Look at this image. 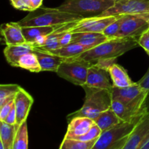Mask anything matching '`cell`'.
Returning <instances> with one entry per match:
<instances>
[{
  "mask_svg": "<svg viewBox=\"0 0 149 149\" xmlns=\"http://www.w3.org/2000/svg\"><path fill=\"white\" fill-rule=\"evenodd\" d=\"M85 91V100L81 108L67 116L68 121L77 116H85L94 120L101 113L111 108L112 94L111 90L97 89L82 86Z\"/></svg>",
  "mask_w": 149,
  "mask_h": 149,
  "instance_id": "1",
  "label": "cell"
},
{
  "mask_svg": "<svg viewBox=\"0 0 149 149\" xmlns=\"http://www.w3.org/2000/svg\"><path fill=\"white\" fill-rule=\"evenodd\" d=\"M84 16L63 11L58 8H48L40 7L18 21L21 27L29 26H55L71 22L78 21Z\"/></svg>",
  "mask_w": 149,
  "mask_h": 149,
  "instance_id": "2",
  "label": "cell"
},
{
  "mask_svg": "<svg viewBox=\"0 0 149 149\" xmlns=\"http://www.w3.org/2000/svg\"><path fill=\"white\" fill-rule=\"evenodd\" d=\"M139 46L138 39L135 38H113L83 52L76 58L94 63L100 58H117Z\"/></svg>",
  "mask_w": 149,
  "mask_h": 149,
  "instance_id": "3",
  "label": "cell"
},
{
  "mask_svg": "<svg viewBox=\"0 0 149 149\" xmlns=\"http://www.w3.org/2000/svg\"><path fill=\"white\" fill-rule=\"evenodd\" d=\"M144 116L132 122H122L103 132L92 149H122L130 134Z\"/></svg>",
  "mask_w": 149,
  "mask_h": 149,
  "instance_id": "4",
  "label": "cell"
},
{
  "mask_svg": "<svg viewBox=\"0 0 149 149\" xmlns=\"http://www.w3.org/2000/svg\"><path fill=\"white\" fill-rule=\"evenodd\" d=\"M93 63L76 58H65L57 71L61 78L78 86L86 84L88 70Z\"/></svg>",
  "mask_w": 149,
  "mask_h": 149,
  "instance_id": "5",
  "label": "cell"
},
{
  "mask_svg": "<svg viewBox=\"0 0 149 149\" xmlns=\"http://www.w3.org/2000/svg\"><path fill=\"white\" fill-rule=\"evenodd\" d=\"M115 4L111 0H64L58 7L59 10L68 13L99 15Z\"/></svg>",
  "mask_w": 149,
  "mask_h": 149,
  "instance_id": "6",
  "label": "cell"
},
{
  "mask_svg": "<svg viewBox=\"0 0 149 149\" xmlns=\"http://www.w3.org/2000/svg\"><path fill=\"white\" fill-rule=\"evenodd\" d=\"M120 29L115 38H135L149 29V13L146 14L122 15Z\"/></svg>",
  "mask_w": 149,
  "mask_h": 149,
  "instance_id": "7",
  "label": "cell"
},
{
  "mask_svg": "<svg viewBox=\"0 0 149 149\" xmlns=\"http://www.w3.org/2000/svg\"><path fill=\"white\" fill-rule=\"evenodd\" d=\"M111 91L113 99L121 100L137 110L141 111L146 109L145 103L148 93L138 82H135L132 85L123 88L112 87Z\"/></svg>",
  "mask_w": 149,
  "mask_h": 149,
  "instance_id": "8",
  "label": "cell"
},
{
  "mask_svg": "<svg viewBox=\"0 0 149 149\" xmlns=\"http://www.w3.org/2000/svg\"><path fill=\"white\" fill-rule=\"evenodd\" d=\"M149 13V0H121L99 15L111 16L122 15Z\"/></svg>",
  "mask_w": 149,
  "mask_h": 149,
  "instance_id": "9",
  "label": "cell"
},
{
  "mask_svg": "<svg viewBox=\"0 0 149 149\" xmlns=\"http://www.w3.org/2000/svg\"><path fill=\"white\" fill-rule=\"evenodd\" d=\"M119 15L101 16L95 15L84 17L78 20L77 24L71 29V33L78 32H95L103 33V31L113 21L119 17Z\"/></svg>",
  "mask_w": 149,
  "mask_h": 149,
  "instance_id": "10",
  "label": "cell"
},
{
  "mask_svg": "<svg viewBox=\"0 0 149 149\" xmlns=\"http://www.w3.org/2000/svg\"><path fill=\"white\" fill-rule=\"evenodd\" d=\"M14 102L17 117L15 128L17 130L19 127L27 119L31 108L33 103V98L28 92L20 87L16 94Z\"/></svg>",
  "mask_w": 149,
  "mask_h": 149,
  "instance_id": "11",
  "label": "cell"
},
{
  "mask_svg": "<svg viewBox=\"0 0 149 149\" xmlns=\"http://www.w3.org/2000/svg\"><path fill=\"white\" fill-rule=\"evenodd\" d=\"M109 71L96 66L94 63L90 67L86 84L84 85L97 89L111 90L113 84H111Z\"/></svg>",
  "mask_w": 149,
  "mask_h": 149,
  "instance_id": "12",
  "label": "cell"
},
{
  "mask_svg": "<svg viewBox=\"0 0 149 149\" xmlns=\"http://www.w3.org/2000/svg\"><path fill=\"white\" fill-rule=\"evenodd\" d=\"M149 135V113L138 124L122 149H139Z\"/></svg>",
  "mask_w": 149,
  "mask_h": 149,
  "instance_id": "13",
  "label": "cell"
},
{
  "mask_svg": "<svg viewBox=\"0 0 149 149\" xmlns=\"http://www.w3.org/2000/svg\"><path fill=\"white\" fill-rule=\"evenodd\" d=\"M111 109L123 122H132L141 119L148 113L146 109L137 110L117 99H113Z\"/></svg>",
  "mask_w": 149,
  "mask_h": 149,
  "instance_id": "14",
  "label": "cell"
},
{
  "mask_svg": "<svg viewBox=\"0 0 149 149\" xmlns=\"http://www.w3.org/2000/svg\"><path fill=\"white\" fill-rule=\"evenodd\" d=\"M93 119L85 116H77L68 121V129L65 138H74L84 135L95 125Z\"/></svg>",
  "mask_w": 149,
  "mask_h": 149,
  "instance_id": "15",
  "label": "cell"
},
{
  "mask_svg": "<svg viewBox=\"0 0 149 149\" xmlns=\"http://www.w3.org/2000/svg\"><path fill=\"white\" fill-rule=\"evenodd\" d=\"M1 33L7 46L20 45L26 42L22 27L17 22H10L1 25Z\"/></svg>",
  "mask_w": 149,
  "mask_h": 149,
  "instance_id": "16",
  "label": "cell"
},
{
  "mask_svg": "<svg viewBox=\"0 0 149 149\" xmlns=\"http://www.w3.org/2000/svg\"><path fill=\"white\" fill-rule=\"evenodd\" d=\"M34 47L31 43L25 42L15 45H7L4 49V55L10 65L18 67V61L23 55L32 52L34 50Z\"/></svg>",
  "mask_w": 149,
  "mask_h": 149,
  "instance_id": "17",
  "label": "cell"
},
{
  "mask_svg": "<svg viewBox=\"0 0 149 149\" xmlns=\"http://www.w3.org/2000/svg\"><path fill=\"white\" fill-rule=\"evenodd\" d=\"M33 52L37 57L42 71H53L56 73L61 63L65 60L64 58L36 47L34 48Z\"/></svg>",
  "mask_w": 149,
  "mask_h": 149,
  "instance_id": "18",
  "label": "cell"
},
{
  "mask_svg": "<svg viewBox=\"0 0 149 149\" xmlns=\"http://www.w3.org/2000/svg\"><path fill=\"white\" fill-rule=\"evenodd\" d=\"M103 33L95 32H78L72 33L71 43H79L81 45L93 48L108 40Z\"/></svg>",
  "mask_w": 149,
  "mask_h": 149,
  "instance_id": "19",
  "label": "cell"
},
{
  "mask_svg": "<svg viewBox=\"0 0 149 149\" xmlns=\"http://www.w3.org/2000/svg\"><path fill=\"white\" fill-rule=\"evenodd\" d=\"M109 73L113 81V87L123 88L130 87L135 83L132 81L126 70L116 63L111 66Z\"/></svg>",
  "mask_w": 149,
  "mask_h": 149,
  "instance_id": "20",
  "label": "cell"
},
{
  "mask_svg": "<svg viewBox=\"0 0 149 149\" xmlns=\"http://www.w3.org/2000/svg\"><path fill=\"white\" fill-rule=\"evenodd\" d=\"M94 122L101 130L102 132L109 130L123 122L112 110L111 108L100 113L94 119Z\"/></svg>",
  "mask_w": 149,
  "mask_h": 149,
  "instance_id": "21",
  "label": "cell"
},
{
  "mask_svg": "<svg viewBox=\"0 0 149 149\" xmlns=\"http://www.w3.org/2000/svg\"><path fill=\"white\" fill-rule=\"evenodd\" d=\"M63 25V24H62ZM62 25L55 26H29V27H22L23 36L26 39V42L33 43L35 39L41 35L49 36V34L58 30Z\"/></svg>",
  "mask_w": 149,
  "mask_h": 149,
  "instance_id": "22",
  "label": "cell"
},
{
  "mask_svg": "<svg viewBox=\"0 0 149 149\" xmlns=\"http://www.w3.org/2000/svg\"><path fill=\"white\" fill-rule=\"evenodd\" d=\"M90 49L92 48L90 47L81 45L79 43H71L66 46L55 49V50L50 52V53L55 54V55L64 58H77L83 52Z\"/></svg>",
  "mask_w": 149,
  "mask_h": 149,
  "instance_id": "23",
  "label": "cell"
},
{
  "mask_svg": "<svg viewBox=\"0 0 149 149\" xmlns=\"http://www.w3.org/2000/svg\"><path fill=\"white\" fill-rule=\"evenodd\" d=\"M16 132H17V130L15 128V125H9L4 122H1L0 141L4 149L13 148Z\"/></svg>",
  "mask_w": 149,
  "mask_h": 149,
  "instance_id": "24",
  "label": "cell"
},
{
  "mask_svg": "<svg viewBox=\"0 0 149 149\" xmlns=\"http://www.w3.org/2000/svg\"><path fill=\"white\" fill-rule=\"evenodd\" d=\"M18 68H23L33 73L42 71L37 57L33 52L26 54L20 58L18 61Z\"/></svg>",
  "mask_w": 149,
  "mask_h": 149,
  "instance_id": "25",
  "label": "cell"
},
{
  "mask_svg": "<svg viewBox=\"0 0 149 149\" xmlns=\"http://www.w3.org/2000/svg\"><path fill=\"white\" fill-rule=\"evenodd\" d=\"M20 88V86L17 84H1L0 85V107L8 102L14 100Z\"/></svg>",
  "mask_w": 149,
  "mask_h": 149,
  "instance_id": "26",
  "label": "cell"
},
{
  "mask_svg": "<svg viewBox=\"0 0 149 149\" xmlns=\"http://www.w3.org/2000/svg\"><path fill=\"white\" fill-rule=\"evenodd\" d=\"M29 134L27 122H24L17 129L12 149H28Z\"/></svg>",
  "mask_w": 149,
  "mask_h": 149,
  "instance_id": "27",
  "label": "cell"
},
{
  "mask_svg": "<svg viewBox=\"0 0 149 149\" xmlns=\"http://www.w3.org/2000/svg\"><path fill=\"white\" fill-rule=\"evenodd\" d=\"M97 140L92 141H81L79 140L64 138L60 149H92Z\"/></svg>",
  "mask_w": 149,
  "mask_h": 149,
  "instance_id": "28",
  "label": "cell"
},
{
  "mask_svg": "<svg viewBox=\"0 0 149 149\" xmlns=\"http://www.w3.org/2000/svg\"><path fill=\"white\" fill-rule=\"evenodd\" d=\"M122 20V15H119V17L115 21L111 23L106 29L103 31V33L108 39H113L115 38L119 33L120 29L121 23Z\"/></svg>",
  "mask_w": 149,
  "mask_h": 149,
  "instance_id": "29",
  "label": "cell"
},
{
  "mask_svg": "<svg viewBox=\"0 0 149 149\" xmlns=\"http://www.w3.org/2000/svg\"><path fill=\"white\" fill-rule=\"evenodd\" d=\"M102 132H103L99 128V127L95 124L94 126L88 132H87L84 135H81V136L77 137V138H74V139L79 140V141H94V140L98 139V138L100 136Z\"/></svg>",
  "mask_w": 149,
  "mask_h": 149,
  "instance_id": "30",
  "label": "cell"
},
{
  "mask_svg": "<svg viewBox=\"0 0 149 149\" xmlns=\"http://www.w3.org/2000/svg\"><path fill=\"white\" fill-rule=\"evenodd\" d=\"M138 84L148 93L146 100L145 103V106L149 112V67L145 75L138 81Z\"/></svg>",
  "mask_w": 149,
  "mask_h": 149,
  "instance_id": "31",
  "label": "cell"
},
{
  "mask_svg": "<svg viewBox=\"0 0 149 149\" xmlns=\"http://www.w3.org/2000/svg\"><path fill=\"white\" fill-rule=\"evenodd\" d=\"M116 58H100L97 60V61L94 63L95 65L96 66L99 67V68L104 69L106 71H109V68H111V65L116 63Z\"/></svg>",
  "mask_w": 149,
  "mask_h": 149,
  "instance_id": "32",
  "label": "cell"
},
{
  "mask_svg": "<svg viewBox=\"0 0 149 149\" xmlns=\"http://www.w3.org/2000/svg\"><path fill=\"white\" fill-rule=\"evenodd\" d=\"M25 6L26 11L31 12L42 7L43 0H21Z\"/></svg>",
  "mask_w": 149,
  "mask_h": 149,
  "instance_id": "33",
  "label": "cell"
},
{
  "mask_svg": "<svg viewBox=\"0 0 149 149\" xmlns=\"http://www.w3.org/2000/svg\"><path fill=\"white\" fill-rule=\"evenodd\" d=\"M138 44L141 47H142L147 52H149V30L146 31L144 33H143L139 38L138 39Z\"/></svg>",
  "mask_w": 149,
  "mask_h": 149,
  "instance_id": "34",
  "label": "cell"
},
{
  "mask_svg": "<svg viewBox=\"0 0 149 149\" xmlns=\"http://www.w3.org/2000/svg\"><path fill=\"white\" fill-rule=\"evenodd\" d=\"M14 100L8 102L7 103L4 104V106L0 107V121H4V119L7 117V115L9 114V113H10V111L12 110V109H13L15 105Z\"/></svg>",
  "mask_w": 149,
  "mask_h": 149,
  "instance_id": "35",
  "label": "cell"
},
{
  "mask_svg": "<svg viewBox=\"0 0 149 149\" xmlns=\"http://www.w3.org/2000/svg\"><path fill=\"white\" fill-rule=\"evenodd\" d=\"M1 122H4L5 123L9 124V125H15L16 122H17V117H16V111L15 108V105L13 107L12 110L7 115V117L4 119V121H1Z\"/></svg>",
  "mask_w": 149,
  "mask_h": 149,
  "instance_id": "36",
  "label": "cell"
},
{
  "mask_svg": "<svg viewBox=\"0 0 149 149\" xmlns=\"http://www.w3.org/2000/svg\"><path fill=\"white\" fill-rule=\"evenodd\" d=\"M47 38V36L46 35H41V36H37L35 39L34 42L32 43V45H33L34 47H40L44 46L46 43Z\"/></svg>",
  "mask_w": 149,
  "mask_h": 149,
  "instance_id": "37",
  "label": "cell"
},
{
  "mask_svg": "<svg viewBox=\"0 0 149 149\" xmlns=\"http://www.w3.org/2000/svg\"><path fill=\"white\" fill-rule=\"evenodd\" d=\"M71 37H72V33L68 32V33H65V34L63 36L62 39L60 40V44H61V47L71 44Z\"/></svg>",
  "mask_w": 149,
  "mask_h": 149,
  "instance_id": "38",
  "label": "cell"
},
{
  "mask_svg": "<svg viewBox=\"0 0 149 149\" xmlns=\"http://www.w3.org/2000/svg\"><path fill=\"white\" fill-rule=\"evenodd\" d=\"M0 149H4V146H3V145L1 144H1H0Z\"/></svg>",
  "mask_w": 149,
  "mask_h": 149,
  "instance_id": "39",
  "label": "cell"
},
{
  "mask_svg": "<svg viewBox=\"0 0 149 149\" xmlns=\"http://www.w3.org/2000/svg\"><path fill=\"white\" fill-rule=\"evenodd\" d=\"M111 1H114V2H117V1H121V0H111Z\"/></svg>",
  "mask_w": 149,
  "mask_h": 149,
  "instance_id": "40",
  "label": "cell"
},
{
  "mask_svg": "<svg viewBox=\"0 0 149 149\" xmlns=\"http://www.w3.org/2000/svg\"><path fill=\"white\" fill-rule=\"evenodd\" d=\"M148 55H149V52H148Z\"/></svg>",
  "mask_w": 149,
  "mask_h": 149,
  "instance_id": "41",
  "label": "cell"
},
{
  "mask_svg": "<svg viewBox=\"0 0 149 149\" xmlns=\"http://www.w3.org/2000/svg\"><path fill=\"white\" fill-rule=\"evenodd\" d=\"M148 30H149V29H148Z\"/></svg>",
  "mask_w": 149,
  "mask_h": 149,
  "instance_id": "42",
  "label": "cell"
}]
</instances>
